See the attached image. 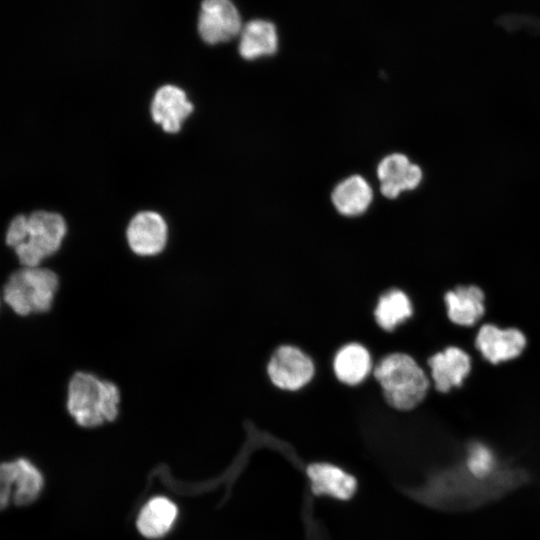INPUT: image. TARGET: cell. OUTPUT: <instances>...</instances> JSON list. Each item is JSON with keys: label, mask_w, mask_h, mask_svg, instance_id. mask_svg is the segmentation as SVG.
<instances>
[{"label": "cell", "mask_w": 540, "mask_h": 540, "mask_svg": "<svg viewBox=\"0 0 540 540\" xmlns=\"http://www.w3.org/2000/svg\"><path fill=\"white\" fill-rule=\"evenodd\" d=\"M180 510L169 497L155 495L142 504L135 516L138 534L147 540H159L174 529Z\"/></svg>", "instance_id": "9c48e42d"}, {"label": "cell", "mask_w": 540, "mask_h": 540, "mask_svg": "<svg viewBox=\"0 0 540 540\" xmlns=\"http://www.w3.org/2000/svg\"><path fill=\"white\" fill-rule=\"evenodd\" d=\"M373 191L361 176L354 175L340 182L333 190L331 200L336 210L344 216L363 214L370 206Z\"/></svg>", "instance_id": "e0dca14e"}, {"label": "cell", "mask_w": 540, "mask_h": 540, "mask_svg": "<svg viewBox=\"0 0 540 540\" xmlns=\"http://www.w3.org/2000/svg\"><path fill=\"white\" fill-rule=\"evenodd\" d=\"M67 226L56 213L37 210L28 215L27 239L13 249L22 267H39L61 248Z\"/></svg>", "instance_id": "277c9868"}, {"label": "cell", "mask_w": 540, "mask_h": 540, "mask_svg": "<svg viewBox=\"0 0 540 540\" xmlns=\"http://www.w3.org/2000/svg\"><path fill=\"white\" fill-rule=\"evenodd\" d=\"M434 386L437 391L447 393L462 385L471 370V359L466 351L449 346L428 359Z\"/></svg>", "instance_id": "7c38bea8"}, {"label": "cell", "mask_w": 540, "mask_h": 540, "mask_svg": "<svg viewBox=\"0 0 540 540\" xmlns=\"http://www.w3.org/2000/svg\"><path fill=\"white\" fill-rule=\"evenodd\" d=\"M386 403L399 411L416 408L426 397L429 379L407 353L393 352L382 357L372 372Z\"/></svg>", "instance_id": "7a4b0ae2"}, {"label": "cell", "mask_w": 540, "mask_h": 540, "mask_svg": "<svg viewBox=\"0 0 540 540\" xmlns=\"http://www.w3.org/2000/svg\"><path fill=\"white\" fill-rule=\"evenodd\" d=\"M45 478L40 467L27 457L19 456L0 465V508L13 505L25 508L41 497Z\"/></svg>", "instance_id": "5b68a950"}, {"label": "cell", "mask_w": 540, "mask_h": 540, "mask_svg": "<svg viewBox=\"0 0 540 540\" xmlns=\"http://www.w3.org/2000/svg\"><path fill=\"white\" fill-rule=\"evenodd\" d=\"M120 402L118 386L92 373L76 371L68 382L66 409L82 429L93 430L116 421Z\"/></svg>", "instance_id": "6da1fadb"}, {"label": "cell", "mask_w": 540, "mask_h": 540, "mask_svg": "<svg viewBox=\"0 0 540 540\" xmlns=\"http://www.w3.org/2000/svg\"><path fill=\"white\" fill-rule=\"evenodd\" d=\"M192 110L193 105L187 99L185 92L173 85L160 87L151 104L153 120L168 133L179 131L182 121Z\"/></svg>", "instance_id": "4fadbf2b"}, {"label": "cell", "mask_w": 540, "mask_h": 540, "mask_svg": "<svg viewBox=\"0 0 540 540\" xmlns=\"http://www.w3.org/2000/svg\"><path fill=\"white\" fill-rule=\"evenodd\" d=\"M130 250L141 257H152L162 253L168 242V226L165 219L151 210L135 214L126 229Z\"/></svg>", "instance_id": "52a82bcc"}, {"label": "cell", "mask_w": 540, "mask_h": 540, "mask_svg": "<svg viewBox=\"0 0 540 540\" xmlns=\"http://www.w3.org/2000/svg\"><path fill=\"white\" fill-rule=\"evenodd\" d=\"M277 48L278 35L272 22L254 19L242 28L239 53L243 58L253 60L261 56L272 55Z\"/></svg>", "instance_id": "ac0fdd59"}, {"label": "cell", "mask_w": 540, "mask_h": 540, "mask_svg": "<svg viewBox=\"0 0 540 540\" xmlns=\"http://www.w3.org/2000/svg\"><path fill=\"white\" fill-rule=\"evenodd\" d=\"M266 371L275 387L294 392L311 382L315 375V364L301 348L284 344L273 351Z\"/></svg>", "instance_id": "8992f818"}, {"label": "cell", "mask_w": 540, "mask_h": 540, "mask_svg": "<svg viewBox=\"0 0 540 540\" xmlns=\"http://www.w3.org/2000/svg\"><path fill=\"white\" fill-rule=\"evenodd\" d=\"M475 346L487 361L498 364L517 358L526 346V338L516 328L484 324L476 335Z\"/></svg>", "instance_id": "30bf717a"}, {"label": "cell", "mask_w": 540, "mask_h": 540, "mask_svg": "<svg viewBox=\"0 0 540 540\" xmlns=\"http://www.w3.org/2000/svg\"><path fill=\"white\" fill-rule=\"evenodd\" d=\"M373 361L366 346L359 342L342 345L332 360V370L339 382L347 386L361 384L373 372Z\"/></svg>", "instance_id": "5bb4252c"}, {"label": "cell", "mask_w": 540, "mask_h": 540, "mask_svg": "<svg viewBox=\"0 0 540 540\" xmlns=\"http://www.w3.org/2000/svg\"><path fill=\"white\" fill-rule=\"evenodd\" d=\"M380 191L389 199L396 198L404 190H413L421 182V168L409 161L402 153H392L381 160L377 168Z\"/></svg>", "instance_id": "8fae6325"}, {"label": "cell", "mask_w": 540, "mask_h": 540, "mask_svg": "<svg viewBox=\"0 0 540 540\" xmlns=\"http://www.w3.org/2000/svg\"><path fill=\"white\" fill-rule=\"evenodd\" d=\"M311 488L316 495H327L339 500H347L356 491L355 478L338 466L329 463H315L307 468Z\"/></svg>", "instance_id": "2e32d148"}, {"label": "cell", "mask_w": 540, "mask_h": 540, "mask_svg": "<svg viewBox=\"0 0 540 540\" xmlns=\"http://www.w3.org/2000/svg\"><path fill=\"white\" fill-rule=\"evenodd\" d=\"M470 472L477 477L488 475L494 467V457L490 450L482 445L471 447L467 459Z\"/></svg>", "instance_id": "ffe728a7"}, {"label": "cell", "mask_w": 540, "mask_h": 540, "mask_svg": "<svg viewBox=\"0 0 540 540\" xmlns=\"http://www.w3.org/2000/svg\"><path fill=\"white\" fill-rule=\"evenodd\" d=\"M242 30L241 17L236 6L228 0L202 2L198 31L209 44H217L235 37Z\"/></svg>", "instance_id": "ba28073f"}, {"label": "cell", "mask_w": 540, "mask_h": 540, "mask_svg": "<svg viewBox=\"0 0 540 540\" xmlns=\"http://www.w3.org/2000/svg\"><path fill=\"white\" fill-rule=\"evenodd\" d=\"M59 288L56 272L48 267H21L3 287V301L18 316L48 312Z\"/></svg>", "instance_id": "3957f363"}, {"label": "cell", "mask_w": 540, "mask_h": 540, "mask_svg": "<svg viewBox=\"0 0 540 540\" xmlns=\"http://www.w3.org/2000/svg\"><path fill=\"white\" fill-rule=\"evenodd\" d=\"M413 314V306L408 295L401 289L391 288L382 293L376 303L373 316L380 329L394 331Z\"/></svg>", "instance_id": "d6986e66"}, {"label": "cell", "mask_w": 540, "mask_h": 540, "mask_svg": "<svg viewBox=\"0 0 540 540\" xmlns=\"http://www.w3.org/2000/svg\"><path fill=\"white\" fill-rule=\"evenodd\" d=\"M484 293L478 286H457L444 296L447 316L459 326H472L485 313Z\"/></svg>", "instance_id": "9a60e30c"}, {"label": "cell", "mask_w": 540, "mask_h": 540, "mask_svg": "<svg viewBox=\"0 0 540 540\" xmlns=\"http://www.w3.org/2000/svg\"><path fill=\"white\" fill-rule=\"evenodd\" d=\"M28 216L16 215L9 223L5 234V243L8 247L14 249L27 239Z\"/></svg>", "instance_id": "44dd1931"}]
</instances>
